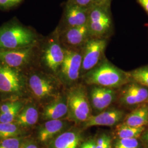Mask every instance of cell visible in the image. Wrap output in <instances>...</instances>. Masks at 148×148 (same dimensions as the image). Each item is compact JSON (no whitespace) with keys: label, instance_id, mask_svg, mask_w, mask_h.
Listing matches in <instances>:
<instances>
[{"label":"cell","instance_id":"cell-2","mask_svg":"<svg viewBox=\"0 0 148 148\" xmlns=\"http://www.w3.org/2000/svg\"><path fill=\"white\" fill-rule=\"evenodd\" d=\"M128 75L107 60L89 71L85 77V81L88 85L109 88L120 87L126 83Z\"/></svg>","mask_w":148,"mask_h":148},{"label":"cell","instance_id":"cell-22","mask_svg":"<svg viewBox=\"0 0 148 148\" xmlns=\"http://www.w3.org/2000/svg\"><path fill=\"white\" fill-rule=\"evenodd\" d=\"M24 106V101L19 99L16 106L10 110L3 114H0V122L2 123H13L14 122L19 113Z\"/></svg>","mask_w":148,"mask_h":148},{"label":"cell","instance_id":"cell-11","mask_svg":"<svg viewBox=\"0 0 148 148\" xmlns=\"http://www.w3.org/2000/svg\"><path fill=\"white\" fill-rule=\"evenodd\" d=\"M68 112L66 96L60 95L45 106L42 117L43 120L46 121L63 119L68 115Z\"/></svg>","mask_w":148,"mask_h":148},{"label":"cell","instance_id":"cell-12","mask_svg":"<svg viewBox=\"0 0 148 148\" xmlns=\"http://www.w3.org/2000/svg\"><path fill=\"white\" fill-rule=\"evenodd\" d=\"M92 105L97 111H103L112 103L115 92L111 88L95 86L90 93Z\"/></svg>","mask_w":148,"mask_h":148},{"label":"cell","instance_id":"cell-20","mask_svg":"<svg viewBox=\"0 0 148 148\" xmlns=\"http://www.w3.org/2000/svg\"><path fill=\"white\" fill-rule=\"evenodd\" d=\"M25 134L24 128L16 123L0 122V140L10 138L23 137Z\"/></svg>","mask_w":148,"mask_h":148},{"label":"cell","instance_id":"cell-31","mask_svg":"<svg viewBox=\"0 0 148 148\" xmlns=\"http://www.w3.org/2000/svg\"><path fill=\"white\" fill-rule=\"evenodd\" d=\"M79 148H96L95 141L93 139H90L81 144Z\"/></svg>","mask_w":148,"mask_h":148},{"label":"cell","instance_id":"cell-8","mask_svg":"<svg viewBox=\"0 0 148 148\" xmlns=\"http://www.w3.org/2000/svg\"><path fill=\"white\" fill-rule=\"evenodd\" d=\"M33 46L21 49H0V62L11 68L19 69L28 63L33 55Z\"/></svg>","mask_w":148,"mask_h":148},{"label":"cell","instance_id":"cell-27","mask_svg":"<svg viewBox=\"0 0 148 148\" xmlns=\"http://www.w3.org/2000/svg\"><path fill=\"white\" fill-rule=\"evenodd\" d=\"M96 148H111L110 137L106 134H102L95 141Z\"/></svg>","mask_w":148,"mask_h":148},{"label":"cell","instance_id":"cell-4","mask_svg":"<svg viewBox=\"0 0 148 148\" xmlns=\"http://www.w3.org/2000/svg\"><path fill=\"white\" fill-rule=\"evenodd\" d=\"M68 119L75 123H84L91 116L89 99L85 87L75 86L66 95Z\"/></svg>","mask_w":148,"mask_h":148},{"label":"cell","instance_id":"cell-15","mask_svg":"<svg viewBox=\"0 0 148 148\" xmlns=\"http://www.w3.org/2000/svg\"><path fill=\"white\" fill-rule=\"evenodd\" d=\"M88 8L77 5L74 2L68 5L65 12V21L69 27L87 24Z\"/></svg>","mask_w":148,"mask_h":148},{"label":"cell","instance_id":"cell-18","mask_svg":"<svg viewBox=\"0 0 148 148\" xmlns=\"http://www.w3.org/2000/svg\"><path fill=\"white\" fill-rule=\"evenodd\" d=\"M148 123V106L138 107L126 117L123 123L134 127H144Z\"/></svg>","mask_w":148,"mask_h":148},{"label":"cell","instance_id":"cell-1","mask_svg":"<svg viewBox=\"0 0 148 148\" xmlns=\"http://www.w3.org/2000/svg\"><path fill=\"white\" fill-rule=\"evenodd\" d=\"M27 80L19 69L0 62V101L20 99L26 88Z\"/></svg>","mask_w":148,"mask_h":148},{"label":"cell","instance_id":"cell-33","mask_svg":"<svg viewBox=\"0 0 148 148\" xmlns=\"http://www.w3.org/2000/svg\"><path fill=\"white\" fill-rule=\"evenodd\" d=\"M111 0H95V4L109 7Z\"/></svg>","mask_w":148,"mask_h":148},{"label":"cell","instance_id":"cell-26","mask_svg":"<svg viewBox=\"0 0 148 148\" xmlns=\"http://www.w3.org/2000/svg\"><path fill=\"white\" fill-rule=\"evenodd\" d=\"M139 142L137 138L119 139L115 144L114 148H138Z\"/></svg>","mask_w":148,"mask_h":148},{"label":"cell","instance_id":"cell-10","mask_svg":"<svg viewBox=\"0 0 148 148\" xmlns=\"http://www.w3.org/2000/svg\"><path fill=\"white\" fill-rule=\"evenodd\" d=\"M123 115V111L115 109L102 111L97 115H91L83 123L84 128H87L97 126H112L121 120Z\"/></svg>","mask_w":148,"mask_h":148},{"label":"cell","instance_id":"cell-13","mask_svg":"<svg viewBox=\"0 0 148 148\" xmlns=\"http://www.w3.org/2000/svg\"><path fill=\"white\" fill-rule=\"evenodd\" d=\"M81 140L79 131L68 130L53 138L48 144V148H79Z\"/></svg>","mask_w":148,"mask_h":148},{"label":"cell","instance_id":"cell-25","mask_svg":"<svg viewBox=\"0 0 148 148\" xmlns=\"http://www.w3.org/2000/svg\"><path fill=\"white\" fill-rule=\"evenodd\" d=\"M25 140L24 136L2 139L0 140V148H21Z\"/></svg>","mask_w":148,"mask_h":148},{"label":"cell","instance_id":"cell-17","mask_svg":"<svg viewBox=\"0 0 148 148\" xmlns=\"http://www.w3.org/2000/svg\"><path fill=\"white\" fill-rule=\"evenodd\" d=\"M39 113L36 106L32 104L24 106L14 123L22 128L32 127L35 125L38 120Z\"/></svg>","mask_w":148,"mask_h":148},{"label":"cell","instance_id":"cell-28","mask_svg":"<svg viewBox=\"0 0 148 148\" xmlns=\"http://www.w3.org/2000/svg\"><path fill=\"white\" fill-rule=\"evenodd\" d=\"M121 99L123 103L129 106H133L137 104H140L139 101L134 95L125 90L123 91L122 93Z\"/></svg>","mask_w":148,"mask_h":148},{"label":"cell","instance_id":"cell-6","mask_svg":"<svg viewBox=\"0 0 148 148\" xmlns=\"http://www.w3.org/2000/svg\"><path fill=\"white\" fill-rule=\"evenodd\" d=\"M106 44V40L100 38H93L85 43L81 70L88 72L95 68L104 54Z\"/></svg>","mask_w":148,"mask_h":148},{"label":"cell","instance_id":"cell-30","mask_svg":"<svg viewBox=\"0 0 148 148\" xmlns=\"http://www.w3.org/2000/svg\"><path fill=\"white\" fill-rule=\"evenodd\" d=\"M74 3L81 7L89 8L92 5L95 4V0H74Z\"/></svg>","mask_w":148,"mask_h":148},{"label":"cell","instance_id":"cell-16","mask_svg":"<svg viewBox=\"0 0 148 148\" xmlns=\"http://www.w3.org/2000/svg\"><path fill=\"white\" fill-rule=\"evenodd\" d=\"M87 24L79 27H71L66 31L64 40L71 46H79L86 42L90 37Z\"/></svg>","mask_w":148,"mask_h":148},{"label":"cell","instance_id":"cell-19","mask_svg":"<svg viewBox=\"0 0 148 148\" xmlns=\"http://www.w3.org/2000/svg\"><path fill=\"white\" fill-rule=\"evenodd\" d=\"M88 22L111 25L109 7L96 4L88 8Z\"/></svg>","mask_w":148,"mask_h":148},{"label":"cell","instance_id":"cell-3","mask_svg":"<svg viewBox=\"0 0 148 148\" xmlns=\"http://www.w3.org/2000/svg\"><path fill=\"white\" fill-rule=\"evenodd\" d=\"M36 42L35 34L25 27L10 24L0 27V49L10 50L32 47Z\"/></svg>","mask_w":148,"mask_h":148},{"label":"cell","instance_id":"cell-7","mask_svg":"<svg viewBox=\"0 0 148 148\" xmlns=\"http://www.w3.org/2000/svg\"><path fill=\"white\" fill-rule=\"evenodd\" d=\"M63 62L60 68L62 79L66 84H71L79 79L82 65V55L77 51L66 49Z\"/></svg>","mask_w":148,"mask_h":148},{"label":"cell","instance_id":"cell-34","mask_svg":"<svg viewBox=\"0 0 148 148\" xmlns=\"http://www.w3.org/2000/svg\"><path fill=\"white\" fill-rule=\"evenodd\" d=\"M139 4L148 14V0H137Z\"/></svg>","mask_w":148,"mask_h":148},{"label":"cell","instance_id":"cell-29","mask_svg":"<svg viewBox=\"0 0 148 148\" xmlns=\"http://www.w3.org/2000/svg\"><path fill=\"white\" fill-rule=\"evenodd\" d=\"M22 0H0V7L3 8H8L13 7Z\"/></svg>","mask_w":148,"mask_h":148},{"label":"cell","instance_id":"cell-5","mask_svg":"<svg viewBox=\"0 0 148 148\" xmlns=\"http://www.w3.org/2000/svg\"><path fill=\"white\" fill-rule=\"evenodd\" d=\"M29 90L37 100L51 101L60 95L59 82L53 77L42 73H33L27 79Z\"/></svg>","mask_w":148,"mask_h":148},{"label":"cell","instance_id":"cell-32","mask_svg":"<svg viewBox=\"0 0 148 148\" xmlns=\"http://www.w3.org/2000/svg\"><path fill=\"white\" fill-rule=\"evenodd\" d=\"M21 148H38L37 144L32 140H25Z\"/></svg>","mask_w":148,"mask_h":148},{"label":"cell","instance_id":"cell-14","mask_svg":"<svg viewBox=\"0 0 148 148\" xmlns=\"http://www.w3.org/2000/svg\"><path fill=\"white\" fill-rule=\"evenodd\" d=\"M64 56L65 51L59 43H50L44 52V62L48 69L56 73L63 62Z\"/></svg>","mask_w":148,"mask_h":148},{"label":"cell","instance_id":"cell-21","mask_svg":"<svg viewBox=\"0 0 148 148\" xmlns=\"http://www.w3.org/2000/svg\"><path fill=\"white\" fill-rule=\"evenodd\" d=\"M144 130L145 127H131L122 123L117 126L116 134L119 139L137 138L142 134Z\"/></svg>","mask_w":148,"mask_h":148},{"label":"cell","instance_id":"cell-24","mask_svg":"<svg viewBox=\"0 0 148 148\" xmlns=\"http://www.w3.org/2000/svg\"><path fill=\"white\" fill-rule=\"evenodd\" d=\"M136 82L148 87V67L136 69L128 75Z\"/></svg>","mask_w":148,"mask_h":148},{"label":"cell","instance_id":"cell-35","mask_svg":"<svg viewBox=\"0 0 148 148\" xmlns=\"http://www.w3.org/2000/svg\"><path fill=\"white\" fill-rule=\"evenodd\" d=\"M143 139H144V140L146 144V145H147V147H148V130L145 133V134L143 137Z\"/></svg>","mask_w":148,"mask_h":148},{"label":"cell","instance_id":"cell-23","mask_svg":"<svg viewBox=\"0 0 148 148\" xmlns=\"http://www.w3.org/2000/svg\"><path fill=\"white\" fill-rule=\"evenodd\" d=\"M125 90L134 95L140 103H143L148 99V90L141 85L137 84L129 85Z\"/></svg>","mask_w":148,"mask_h":148},{"label":"cell","instance_id":"cell-9","mask_svg":"<svg viewBox=\"0 0 148 148\" xmlns=\"http://www.w3.org/2000/svg\"><path fill=\"white\" fill-rule=\"evenodd\" d=\"M69 122L63 119L47 120L38 129L37 139L43 144H48L53 138L68 130Z\"/></svg>","mask_w":148,"mask_h":148}]
</instances>
